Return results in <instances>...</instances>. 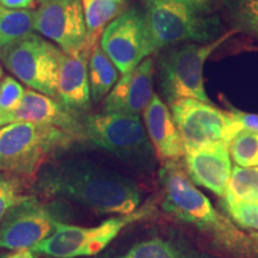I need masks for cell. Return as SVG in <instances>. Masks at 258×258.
Returning <instances> with one entry per match:
<instances>
[{"instance_id": "obj_1", "label": "cell", "mask_w": 258, "mask_h": 258, "mask_svg": "<svg viewBox=\"0 0 258 258\" xmlns=\"http://www.w3.org/2000/svg\"><path fill=\"white\" fill-rule=\"evenodd\" d=\"M37 190L101 215L131 214L141 203L140 189L133 179L89 159H67L43 167Z\"/></svg>"}, {"instance_id": "obj_2", "label": "cell", "mask_w": 258, "mask_h": 258, "mask_svg": "<svg viewBox=\"0 0 258 258\" xmlns=\"http://www.w3.org/2000/svg\"><path fill=\"white\" fill-rule=\"evenodd\" d=\"M164 212L192 226L212 246L231 258H258V244L212 206L186 175L180 160L163 163L158 173Z\"/></svg>"}, {"instance_id": "obj_3", "label": "cell", "mask_w": 258, "mask_h": 258, "mask_svg": "<svg viewBox=\"0 0 258 258\" xmlns=\"http://www.w3.org/2000/svg\"><path fill=\"white\" fill-rule=\"evenodd\" d=\"M72 135L53 125L14 122L0 127V173L28 177L48 159L76 143Z\"/></svg>"}, {"instance_id": "obj_4", "label": "cell", "mask_w": 258, "mask_h": 258, "mask_svg": "<svg viewBox=\"0 0 258 258\" xmlns=\"http://www.w3.org/2000/svg\"><path fill=\"white\" fill-rule=\"evenodd\" d=\"M143 3L153 53L183 42L209 43L219 37L220 21L209 17L207 12L178 0H143Z\"/></svg>"}, {"instance_id": "obj_5", "label": "cell", "mask_w": 258, "mask_h": 258, "mask_svg": "<svg viewBox=\"0 0 258 258\" xmlns=\"http://www.w3.org/2000/svg\"><path fill=\"white\" fill-rule=\"evenodd\" d=\"M85 141L144 171L154 166L153 146L139 115H83Z\"/></svg>"}, {"instance_id": "obj_6", "label": "cell", "mask_w": 258, "mask_h": 258, "mask_svg": "<svg viewBox=\"0 0 258 258\" xmlns=\"http://www.w3.org/2000/svg\"><path fill=\"white\" fill-rule=\"evenodd\" d=\"M237 31L226 32L209 43L186 42L166 51L160 57L159 85L169 104L179 98L212 103L205 89L203 67L214 50Z\"/></svg>"}, {"instance_id": "obj_7", "label": "cell", "mask_w": 258, "mask_h": 258, "mask_svg": "<svg viewBox=\"0 0 258 258\" xmlns=\"http://www.w3.org/2000/svg\"><path fill=\"white\" fill-rule=\"evenodd\" d=\"M154 213L151 202L125 215H114L97 226L61 224L50 237L34 247L35 252L54 258H78L95 256L133 222L140 221Z\"/></svg>"}, {"instance_id": "obj_8", "label": "cell", "mask_w": 258, "mask_h": 258, "mask_svg": "<svg viewBox=\"0 0 258 258\" xmlns=\"http://www.w3.org/2000/svg\"><path fill=\"white\" fill-rule=\"evenodd\" d=\"M61 54L55 44L32 32L3 47L0 59L29 89L55 98Z\"/></svg>"}, {"instance_id": "obj_9", "label": "cell", "mask_w": 258, "mask_h": 258, "mask_svg": "<svg viewBox=\"0 0 258 258\" xmlns=\"http://www.w3.org/2000/svg\"><path fill=\"white\" fill-rule=\"evenodd\" d=\"M169 105L185 152L215 143L228 146L232 139L243 131L230 111L221 110L212 103L179 98Z\"/></svg>"}, {"instance_id": "obj_10", "label": "cell", "mask_w": 258, "mask_h": 258, "mask_svg": "<svg viewBox=\"0 0 258 258\" xmlns=\"http://www.w3.org/2000/svg\"><path fill=\"white\" fill-rule=\"evenodd\" d=\"M99 46L121 74L135 69L153 54L144 12L137 8L124 10L106 25Z\"/></svg>"}, {"instance_id": "obj_11", "label": "cell", "mask_w": 258, "mask_h": 258, "mask_svg": "<svg viewBox=\"0 0 258 258\" xmlns=\"http://www.w3.org/2000/svg\"><path fill=\"white\" fill-rule=\"evenodd\" d=\"M63 221L44 203L28 196L10 209L0 224V249L32 250L47 239Z\"/></svg>"}, {"instance_id": "obj_12", "label": "cell", "mask_w": 258, "mask_h": 258, "mask_svg": "<svg viewBox=\"0 0 258 258\" xmlns=\"http://www.w3.org/2000/svg\"><path fill=\"white\" fill-rule=\"evenodd\" d=\"M34 29L41 36L57 44L63 53L72 54L86 49V24L82 0L42 3L35 10Z\"/></svg>"}, {"instance_id": "obj_13", "label": "cell", "mask_w": 258, "mask_h": 258, "mask_svg": "<svg viewBox=\"0 0 258 258\" xmlns=\"http://www.w3.org/2000/svg\"><path fill=\"white\" fill-rule=\"evenodd\" d=\"M83 115L84 112L71 110L56 99L29 89L17 109L0 116V127L14 122L47 124L62 129L77 141H85Z\"/></svg>"}, {"instance_id": "obj_14", "label": "cell", "mask_w": 258, "mask_h": 258, "mask_svg": "<svg viewBox=\"0 0 258 258\" xmlns=\"http://www.w3.org/2000/svg\"><path fill=\"white\" fill-rule=\"evenodd\" d=\"M153 60L145 59L122 74L103 103V114L134 116L144 112L153 97Z\"/></svg>"}, {"instance_id": "obj_15", "label": "cell", "mask_w": 258, "mask_h": 258, "mask_svg": "<svg viewBox=\"0 0 258 258\" xmlns=\"http://www.w3.org/2000/svg\"><path fill=\"white\" fill-rule=\"evenodd\" d=\"M186 175L195 185L203 186L222 198L227 189L232 172V161L228 146L215 143L184 154Z\"/></svg>"}, {"instance_id": "obj_16", "label": "cell", "mask_w": 258, "mask_h": 258, "mask_svg": "<svg viewBox=\"0 0 258 258\" xmlns=\"http://www.w3.org/2000/svg\"><path fill=\"white\" fill-rule=\"evenodd\" d=\"M90 53L86 49L72 54L62 51L60 57L55 98L77 112L89 111L91 108L88 69Z\"/></svg>"}, {"instance_id": "obj_17", "label": "cell", "mask_w": 258, "mask_h": 258, "mask_svg": "<svg viewBox=\"0 0 258 258\" xmlns=\"http://www.w3.org/2000/svg\"><path fill=\"white\" fill-rule=\"evenodd\" d=\"M144 122L156 157L161 163L182 160L185 148L169 106L153 95L144 110Z\"/></svg>"}, {"instance_id": "obj_18", "label": "cell", "mask_w": 258, "mask_h": 258, "mask_svg": "<svg viewBox=\"0 0 258 258\" xmlns=\"http://www.w3.org/2000/svg\"><path fill=\"white\" fill-rule=\"evenodd\" d=\"M86 24V46L91 51L111 21L127 10L128 0H82Z\"/></svg>"}, {"instance_id": "obj_19", "label": "cell", "mask_w": 258, "mask_h": 258, "mask_svg": "<svg viewBox=\"0 0 258 258\" xmlns=\"http://www.w3.org/2000/svg\"><path fill=\"white\" fill-rule=\"evenodd\" d=\"M129 258H213L194 247L184 238H151L132 246Z\"/></svg>"}, {"instance_id": "obj_20", "label": "cell", "mask_w": 258, "mask_h": 258, "mask_svg": "<svg viewBox=\"0 0 258 258\" xmlns=\"http://www.w3.org/2000/svg\"><path fill=\"white\" fill-rule=\"evenodd\" d=\"M89 85L91 101L99 103L117 83L118 73L114 62L99 46L93 47L89 56Z\"/></svg>"}, {"instance_id": "obj_21", "label": "cell", "mask_w": 258, "mask_h": 258, "mask_svg": "<svg viewBox=\"0 0 258 258\" xmlns=\"http://www.w3.org/2000/svg\"><path fill=\"white\" fill-rule=\"evenodd\" d=\"M35 10L10 9L0 4V48L34 32Z\"/></svg>"}, {"instance_id": "obj_22", "label": "cell", "mask_w": 258, "mask_h": 258, "mask_svg": "<svg viewBox=\"0 0 258 258\" xmlns=\"http://www.w3.org/2000/svg\"><path fill=\"white\" fill-rule=\"evenodd\" d=\"M224 196L239 202H258V166L232 167Z\"/></svg>"}, {"instance_id": "obj_23", "label": "cell", "mask_w": 258, "mask_h": 258, "mask_svg": "<svg viewBox=\"0 0 258 258\" xmlns=\"http://www.w3.org/2000/svg\"><path fill=\"white\" fill-rule=\"evenodd\" d=\"M228 151L235 165L258 166V132L243 129L228 144Z\"/></svg>"}, {"instance_id": "obj_24", "label": "cell", "mask_w": 258, "mask_h": 258, "mask_svg": "<svg viewBox=\"0 0 258 258\" xmlns=\"http://www.w3.org/2000/svg\"><path fill=\"white\" fill-rule=\"evenodd\" d=\"M219 205L233 224L244 230L258 232V202H239L222 196Z\"/></svg>"}, {"instance_id": "obj_25", "label": "cell", "mask_w": 258, "mask_h": 258, "mask_svg": "<svg viewBox=\"0 0 258 258\" xmlns=\"http://www.w3.org/2000/svg\"><path fill=\"white\" fill-rule=\"evenodd\" d=\"M27 198V195L22 194L21 183L17 176L0 173V224L10 209Z\"/></svg>"}, {"instance_id": "obj_26", "label": "cell", "mask_w": 258, "mask_h": 258, "mask_svg": "<svg viewBox=\"0 0 258 258\" xmlns=\"http://www.w3.org/2000/svg\"><path fill=\"white\" fill-rule=\"evenodd\" d=\"M25 90L12 77H5L0 83V116L9 114L18 108Z\"/></svg>"}, {"instance_id": "obj_27", "label": "cell", "mask_w": 258, "mask_h": 258, "mask_svg": "<svg viewBox=\"0 0 258 258\" xmlns=\"http://www.w3.org/2000/svg\"><path fill=\"white\" fill-rule=\"evenodd\" d=\"M239 19L245 27L258 36V0H241Z\"/></svg>"}, {"instance_id": "obj_28", "label": "cell", "mask_w": 258, "mask_h": 258, "mask_svg": "<svg viewBox=\"0 0 258 258\" xmlns=\"http://www.w3.org/2000/svg\"><path fill=\"white\" fill-rule=\"evenodd\" d=\"M232 117L237 121V123L240 125L241 129H251V131L258 132V115L250 114V112H244L230 106Z\"/></svg>"}, {"instance_id": "obj_29", "label": "cell", "mask_w": 258, "mask_h": 258, "mask_svg": "<svg viewBox=\"0 0 258 258\" xmlns=\"http://www.w3.org/2000/svg\"><path fill=\"white\" fill-rule=\"evenodd\" d=\"M0 258H54V257L37 253L35 252L34 250H30V249H24V250H17V251H10L8 253L2 254Z\"/></svg>"}, {"instance_id": "obj_30", "label": "cell", "mask_w": 258, "mask_h": 258, "mask_svg": "<svg viewBox=\"0 0 258 258\" xmlns=\"http://www.w3.org/2000/svg\"><path fill=\"white\" fill-rule=\"evenodd\" d=\"M37 0H0V4L10 9H35Z\"/></svg>"}, {"instance_id": "obj_31", "label": "cell", "mask_w": 258, "mask_h": 258, "mask_svg": "<svg viewBox=\"0 0 258 258\" xmlns=\"http://www.w3.org/2000/svg\"><path fill=\"white\" fill-rule=\"evenodd\" d=\"M178 2L184 3V4L191 6V8L198 9L200 11L207 12L212 0H178Z\"/></svg>"}, {"instance_id": "obj_32", "label": "cell", "mask_w": 258, "mask_h": 258, "mask_svg": "<svg viewBox=\"0 0 258 258\" xmlns=\"http://www.w3.org/2000/svg\"><path fill=\"white\" fill-rule=\"evenodd\" d=\"M250 237L252 238V239L256 241L258 244V232H254V231H250Z\"/></svg>"}, {"instance_id": "obj_33", "label": "cell", "mask_w": 258, "mask_h": 258, "mask_svg": "<svg viewBox=\"0 0 258 258\" xmlns=\"http://www.w3.org/2000/svg\"><path fill=\"white\" fill-rule=\"evenodd\" d=\"M3 76H4V71H3V67L0 66V79L3 78Z\"/></svg>"}, {"instance_id": "obj_34", "label": "cell", "mask_w": 258, "mask_h": 258, "mask_svg": "<svg viewBox=\"0 0 258 258\" xmlns=\"http://www.w3.org/2000/svg\"><path fill=\"white\" fill-rule=\"evenodd\" d=\"M114 258H129V257L125 254V256H118V257H114Z\"/></svg>"}, {"instance_id": "obj_35", "label": "cell", "mask_w": 258, "mask_h": 258, "mask_svg": "<svg viewBox=\"0 0 258 258\" xmlns=\"http://www.w3.org/2000/svg\"><path fill=\"white\" fill-rule=\"evenodd\" d=\"M38 3H40V4H42V3H44V2H48V0H37Z\"/></svg>"}, {"instance_id": "obj_36", "label": "cell", "mask_w": 258, "mask_h": 258, "mask_svg": "<svg viewBox=\"0 0 258 258\" xmlns=\"http://www.w3.org/2000/svg\"><path fill=\"white\" fill-rule=\"evenodd\" d=\"M0 51H2V48H0Z\"/></svg>"}]
</instances>
